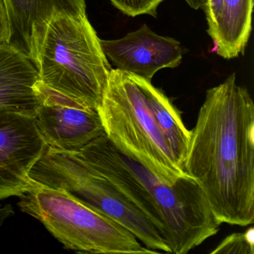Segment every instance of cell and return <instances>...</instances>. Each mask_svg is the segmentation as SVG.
Returning a JSON list of instances; mask_svg holds the SVG:
<instances>
[{"mask_svg": "<svg viewBox=\"0 0 254 254\" xmlns=\"http://www.w3.org/2000/svg\"><path fill=\"white\" fill-rule=\"evenodd\" d=\"M183 168L221 224H254V104L236 74L206 91Z\"/></svg>", "mask_w": 254, "mask_h": 254, "instance_id": "cell-1", "label": "cell"}, {"mask_svg": "<svg viewBox=\"0 0 254 254\" xmlns=\"http://www.w3.org/2000/svg\"><path fill=\"white\" fill-rule=\"evenodd\" d=\"M25 46L41 83L98 110L112 68L87 14L53 10L32 24Z\"/></svg>", "mask_w": 254, "mask_h": 254, "instance_id": "cell-2", "label": "cell"}, {"mask_svg": "<svg viewBox=\"0 0 254 254\" xmlns=\"http://www.w3.org/2000/svg\"><path fill=\"white\" fill-rule=\"evenodd\" d=\"M98 112L105 136L122 154L169 185L190 177L174 160L136 75L111 69Z\"/></svg>", "mask_w": 254, "mask_h": 254, "instance_id": "cell-3", "label": "cell"}, {"mask_svg": "<svg viewBox=\"0 0 254 254\" xmlns=\"http://www.w3.org/2000/svg\"><path fill=\"white\" fill-rule=\"evenodd\" d=\"M36 184V183H35ZM18 206L66 249L92 254H154L126 227L64 190L36 184Z\"/></svg>", "mask_w": 254, "mask_h": 254, "instance_id": "cell-4", "label": "cell"}, {"mask_svg": "<svg viewBox=\"0 0 254 254\" xmlns=\"http://www.w3.org/2000/svg\"><path fill=\"white\" fill-rule=\"evenodd\" d=\"M40 185L64 190L126 227L152 251L171 253L166 236L106 178L75 153L47 147L30 172Z\"/></svg>", "mask_w": 254, "mask_h": 254, "instance_id": "cell-5", "label": "cell"}, {"mask_svg": "<svg viewBox=\"0 0 254 254\" xmlns=\"http://www.w3.org/2000/svg\"><path fill=\"white\" fill-rule=\"evenodd\" d=\"M123 156L152 197L167 230L171 253L187 254L219 231L221 223L194 179L187 177L169 185L137 162Z\"/></svg>", "mask_w": 254, "mask_h": 254, "instance_id": "cell-6", "label": "cell"}, {"mask_svg": "<svg viewBox=\"0 0 254 254\" xmlns=\"http://www.w3.org/2000/svg\"><path fill=\"white\" fill-rule=\"evenodd\" d=\"M35 124L47 147L76 152L105 135L98 110L89 108L38 81Z\"/></svg>", "mask_w": 254, "mask_h": 254, "instance_id": "cell-7", "label": "cell"}, {"mask_svg": "<svg viewBox=\"0 0 254 254\" xmlns=\"http://www.w3.org/2000/svg\"><path fill=\"white\" fill-rule=\"evenodd\" d=\"M47 148L34 117L0 111V200L35 188L29 174Z\"/></svg>", "mask_w": 254, "mask_h": 254, "instance_id": "cell-8", "label": "cell"}, {"mask_svg": "<svg viewBox=\"0 0 254 254\" xmlns=\"http://www.w3.org/2000/svg\"><path fill=\"white\" fill-rule=\"evenodd\" d=\"M100 44L115 69L149 81L160 69L178 67L184 54L179 41L157 35L146 24L120 39H100Z\"/></svg>", "mask_w": 254, "mask_h": 254, "instance_id": "cell-9", "label": "cell"}, {"mask_svg": "<svg viewBox=\"0 0 254 254\" xmlns=\"http://www.w3.org/2000/svg\"><path fill=\"white\" fill-rule=\"evenodd\" d=\"M38 71L27 52L12 43H0V111L35 117L38 108Z\"/></svg>", "mask_w": 254, "mask_h": 254, "instance_id": "cell-10", "label": "cell"}, {"mask_svg": "<svg viewBox=\"0 0 254 254\" xmlns=\"http://www.w3.org/2000/svg\"><path fill=\"white\" fill-rule=\"evenodd\" d=\"M254 0H223L213 35L212 51L223 59L244 54L251 33Z\"/></svg>", "mask_w": 254, "mask_h": 254, "instance_id": "cell-11", "label": "cell"}, {"mask_svg": "<svg viewBox=\"0 0 254 254\" xmlns=\"http://www.w3.org/2000/svg\"><path fill=\"white\" fill-rule=\"evenodd\" d=\"M136 76L174 160L184 169L190 144V130L184 125L181 113L169 98L154 87L151 81Z\"/></svg>", "mask_w": 254, "mask_h": 254, "instance_id": "cell-12", "label": "cell"}, {"mask_svg": "<svg viewBox=\"0 0 254 254\" xmlns=\"http://www.w3.org/2000/svg\"><path fill=\"white\" fill-rule=\"evenodd\" d=\"M14 35L26 44L35 21L47 17L53 10L86 14L85 0H8Z\"/></svg>", "mask_w": 254, "mask_h": 254, "instance_id": "cell-13", "label": "cell"}, {"mask_svg": "<svg viewBox=\"0 0 254 254\" xmlns=\"http://www.w3.org/2000/svg\"><path fill=\"white\" fill-rule=\"evenodd\" d=\"M210 254H254V227H250L245 233L227 236Z\"/></svg>", "mask_w": 254, "mask_h": 254, "instance_id": "cell-14", "label": "cell"}, {"mask_svg": "<svg viewBox=\"0 0 254 254\" xmlns=\"http://www.w3.org/2000/svg\"><path fill=\"white\" fill-rule=\"evenodd\" d=\"M123 14L130 17L148 15L157 17V8L163 0H110Z\"/></svg>", "mask_w": 254, "mask_h": 254, "instance_id": "cell-15", "label": "cell"}, {"mask_svg": "<svg viewBox=\"0 0 254 254\" xmlns=\"http://www.w3.org/2000/svg\"><path fill=\"white\" fill-rule=\"evenodd\" d=\"M14 35L8 0H0V43L11 42Z\"/></svg>", "mask_w": 254, "mask_h": 254, "instance_id": "cell-16", "label": "cell"}, {"mask_svg": "<svg viewBox=\"0 0 254 254\" xmlns=\"http://www.w3.org/2000/svg\"><path fill=\"white\" fill-rule=\"evenodd\" d=\"M223 0H205L203 10L207 21V33L212 37L215 32L222 10Z\"/></svg>", "mask_w": 254, "mask_h": 254, "instance_id": "cell-17", "label": "cell"}, {"mask_svg": "<svg viewBox=\"0 0 254 254\" xmlns=\"http://www.w3.org/2000/svg\"><path fill=\"white\" fill-rule=\"evenodd\" d=\"M14 214V209L11 205L0 204V228L3 225L4 222Z\"/></svg>", "mask_w": 254, "mask_h": 254, "instance_id": "cell-18", "label": "cell"}, {"mask_svg": "<svg viewBox=\"0 0 254 254\" xmlns=\"http://www.w3.org/2000/svg\"><path fill=\"white\" fill-rule=\"evenodd\" d=\"M187 3L194 10L203 9L204 5L205 0H185Z\"/></svg>", "mask_w": 254, "mask_h": 254, "instance_id": "cell-19", "label": "cell"}]
</instances>
